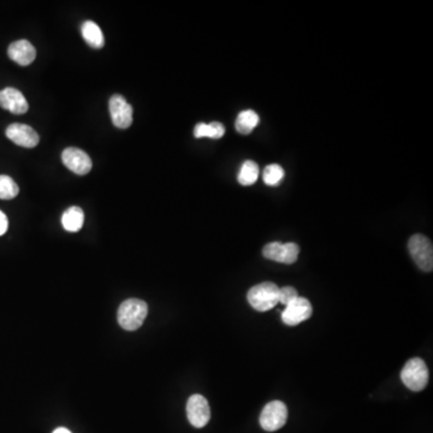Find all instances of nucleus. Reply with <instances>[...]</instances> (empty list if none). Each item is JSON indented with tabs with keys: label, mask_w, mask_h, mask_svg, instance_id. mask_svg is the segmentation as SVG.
<instances>
[{
	"label": "nucleus",
	"mask_w": 433,
	"mask_h": 433,
	"mask_svg": "<svg viewBox=\"0 0 433 433\" xmlns=\"http://www.w3.org/2000/svg\"><path fill=\"white\" fill-rule=\"evenodd\" d=\"M149 314V306L144 301L130 299L120 306L117 319L120 326L127 331L140 329Z\"/></svg>",
	"instance_id": "1"
},
{
	"label": "nucleus",
	"mask_w": 433,
	"mask_h": 433,
	"mask_svg": "<svg viewBox=\"0 0 433 433\" xmlns=\"http://www.w3.org/2000/svg\"><path fill=\"white\" fill-rule=\"evenodd\" d=\"M247 300L258 312H267L279 304V288L272 282L254 285L249 289Z\"/></svg>",
	"instance_id": "2"
},
{
	"label": "nucleus",
	"mask_w": 433,
	"mask_h": 433,
	"mask_svg": "<svg viewBox=\"0 0 433 433\" xmlns=\"http://www.w3.org/2000/svg\"><path fill=\"white\" fill-rule=\"evenodd\" d=\"M429 373L425 361L420 357H414L407 361L402 369L401 379L403 384L414 393L425 389L429 383Z\"/></svg>",
	"instance_id": "3"
},
{
	"label": "nucleus",
	"mask_w": 433,
	"mask_h": 433,
	"mask_svg": "<svg viewBox=\"0 0 433 433\" xmlns=\"http://www.w3.org/2000/svg\"><path fill=\"white\" fill-rule=\"evenodd\" d=\"M408 249L419 269L425 272L432 271L433 247L429 237L424 236L421 233L413 235L409 240Z\"/></svg>",
	"instance_id": "4"
},
{
	"label": "nucleus",
	"mask_w": 433,
	"mask_h": 433,
	"mask_svg": "<svg viewBox=\"0 0 433 433\" xmlns=\"http://www.w3.org/2000/svg\"><path fill=\"white\" fill-rule=\"evenodd\" d=\"M288 408L282 401H271L265 405L260 414V426L267 432H275L285 425Z\"/></svg>",
	"instance_id": "5"
},
{
	"label": "nucleus",
	"mask_w": 433,
	"mask_h": 433,
	"mask_svg": "<svg viewBox=\"0 0 433 433\" xmlns=\"http://www.w3.org/2000/svg\"><path fill=\"white\" fill-rule=\"evenodd\" d=\"M299 254H300V247L293 242H289V243L271 242L265 246L262 249L264 258L285 265L296 262Z\"/></svg>",
	"instance_id": "6"
},
{
	"label": "nucleus",
	"mask_w": 433,
	"mask_h": 433,
	"mask_svg": "<svg viewBox=\"0 0 433 433\" xmlns=\"http://www.w3.org/2000/svg\"><path fill=\"white\" fill-rule=\"evenodd\" d=\"M187 417L190 424L197 429H202L211 419L209 402L202 395L195 393L187 402Z\"/></svg>",
	"instance_id": "7"
},
{
	"label": "nucleus",
	"mask_w": 433,
	"mask_h": 433,
	"mask_svg": "<svg viewBox=\"0 0 433 433\" xmlns=\"http://www.w3.org/2000/svg\"><path fill=\"white\" fill-rule=\"evenodd\" d=\"M313 307L306 297H297L296 300L285 306L282 313V321L288 326H296L312 317Z\"/></svg>",
	"instance_id": "8"
},
{
	"label": "nucleus",
	"mask_w": 433,
	"mask_h": 433,
	"mask_svg": "<svg viewBox=\"0 0 433 433\" xmlns=\"http://www.w3.org/2000/svg\"><path fill=\"white\" fill-rule=\"evenodd\" d=\"M110 115L112 118V123L118 129H127L132 123V108L128 101L125 100V96L115 94L111 96L110 103Z\"/></svg>",
	"instance_id": "9"
},
{
	"label": "nucleus",
	"mask_w": 433,
	"mask_h": 433,
	"mask_svg": "<svg viewBox=\"0 0 433 433\" xmlns=\"http://www.w3.org/2000/svg\"><path fill=\"white\" fill-rule=\"evenodd\" d=\"M62 161L70 171L80 176L87 175L92 170V159L87 153L80 149L70 147L64 149L62 154Z\"/></svg>",
	"instance_id": "10"
},
{
	"label": "nucleus",
	"mask_w": 433,
	"mask_h": 433,
	"mask_svg": "<svg viewBox=\"0 0 433 433\" xmlns=\"http://www.w3.org/2000/svg\"><path fill=\"white\" fill-rule=\"evenodd\" d=\"M6 137L13 144H18V146L24 147V149H34L39 144V141H40V137L37 135V132L32 127L21 125V123H15V125L8 127V129H6Z\"/></svg>",
	"instance_id": "11"
},
{
	"label": "nucleus",
	"mask_w": 433,
	"mask_h": 433,
	"mask_svg": "<svg viewBox=\"0 0 433 433\" xmlns=\"http://www.w3.org/2000/svg\"><path fill=\"white\" fill-rule=\"evenodd\" d=\"M0 108L8 110L13 115H23L28 111L29 105L18 89L8 87L0 91Z\"/></svg>",
	"instance_id": "12"
},
{
	"label": "nucleus",
	"mask_w": 433,
	"mask_h": 433,
	"mask_svg": "<svg viewBox=\"0 0 433 433\" xmlns=\"http://www.w3.org/2000/svg\"><path fill=\"white\" fill-rule=\"evenodd\" d=\"M8 54L17 64L27 67L35 59L36 50L28 40H18L8 46Z\"/></svg>",
	"instance_id": "13"
},
{
	"label": "nucleus",
	"mask_w": 433,
	"mask_h": 433,
	"mask_svg": "<svg viewBox=\"0 0 433 433\" xmlns=\"http://www.w3.org/2000/svg\"><path fill=\"white\" fill-rule=\"evenodd\" d=\"M81 33L83 36L84 41L93 48H103L105 45L104 34L101 32L100 27L93 22V21H86L82 27Z\"/></svg>",
	"instance_id": "14"
},
{
	"label": "nucleus",
	"mask_w": 433,
	"mask_h": 433,
	"mask_svg": "<svg viewBox=\"0 0 433 433\" xmlns=\"http://www.w3.org/2000/svg\"><path fill=\"white\" fill-rule=\"evenodd\" d=\"M84 213L80 207L72 206L67 209L62 216V224L67 231L76 233L83 226Z\"/></svg>",
	"instance_id": "15"
},
{
	"label": "nucleus",
	"mask_w": 433,
	"mask_h": 433,
	"mask_svg": "<svg viewBox=\"0 0 433 433\" xmlns=\"http://www.w3.org/2000/svg\"><path fill=\"white\" fill-rule=\"evenodd\" d=\"M259 120H259V116L255 111L246 110V111L238 113L236 122H235V127L240 134L247 135V134H250L254 128L259 125Z\"/></svg>",
	"instance_id": "16"
},
{
	"label": "nucleus",
	"mask_w": 433,
	"mask_h": 433,
	"mask_svg": "<svg viewBox=\"0 0 433 433\" xmlns=\"http://www.w3.org/2000/svg\"><path fill=\"white\" fill-rule=\"evenodd\" d=\"M224 125H221V122H212V123H209V125L199 123V125L194 128V137H197V139L209 137V139L218 140V139L224 137Z\"/></svg>",
	"instance_id": "17"
},
{
	"label": "nucleus",
	"mask_w": 433,
	"mask_h": 433,
	"mask_svg": "<svg viewBox=\"0 0 433 433\" xmlns=\"http://www.w3.org/2000/svg\"><path fill=\"white\" fill-rule=\"evenodd\" d=\"M259 177V166L257 163L253 161H246L240 168V173H238V183L241 185H252L255 183Z\"/></svg>",
	"instance_id": "18"
},
{
	"label": "nucleus",
	"mask_w": 433,
	"mask_h": 433,
	"mask_svg": "<svg viewBox=\"0 0 433 433\" xmlns=\"http://www.w3.org/2000/svg\"><path fill=\"white\" fill-rule=\"evenodd\" d=\"M284 168H282L281 165H267L265 168L264 173H262V180H264L265 185H267L269 187H276L284 178Z\"/></svg>",
	"instance_id": "19"
},
{
	"label": "nucleus",
	"mask_w": 433,
	"mask_h": 433,
	"mask_svg": "<svg viewBox=\"0 0 433 433\" xmlns=\"http://www.w3.org/2000/svg\"><path fill=\"white\" fill-rule=\"evenodd\" d=\"M20 192V188L11 177L0 175V199L10 200L16 197Z\"/></svg>",
	"instance_id": "20"
},
{
	"label": "nucleus",
	"mask_w": 433,
	"mask_h": 433,
	"mask_svg": "<svg viewBox=\"0 0 433 433\" xmlns=\"http://www.w3.org/2000/svg\"><path fill=\"white\" fill-rule=\"evenodd\" d=\"M299 297L297 290L293 287H283L279 288V304L283 306H288L290 302L296 300Z\"/></svg>",
	"instance_id": "21"
},
{
	"label": "nucleus",
	"mask_w": 433,
	"mask_h": 433,
	"mask_svg": "<svg viewBox=\"0 0 433 433\" xmlns=\"http://www.w3.org/2000/svg\"><path fill=\"white\" fill-rule=\"evenodd\" d=\"M8 221L4 212L0 211V236L8 231Z\"/></svg>",
	"instance_id": "22"
},
{
	"label": "nucleus",
	"mask_w": 433,
	"mask_h": 433,
	"mask_svg": "<svg viewBox=\"0 0 433 433\" xmlns=\"http://www.w3.org/2000/svg\"><path fill=\"white\" fill-rule=\"evenodd\" d=\"M53 433H72L69 431L68 429H65V427H58V429H54Z\"/></svg>",
	"instance_id": "23"
}]
</instances>
